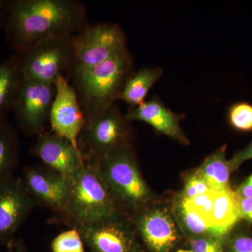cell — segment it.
I'll list each match as a JSON object with an SVG mask.
<instances>
[{
	"mask_svg": "<svg viewBox=\"0 0 252 252\" xmlns=\"http://www.w3.org/2000/svg\"><path fill=\"white\" fill-rule=\"evenodd\" d=\"M84 4L74 0H11L5 36L14 52L47 39L72 36L88 24Z\"/></svg>",
	"mask_w": 252,
	"mask_h": 252,
	"instance_id": "obj_1",
	"label": "cell"
},
{
	"mask_svg": "<svg viewBox=\"0 0 252 252\" xmlns=\"http://www.w3.org/2000/svg\"><path fill=\"white\" fill-rule=\"evenodd\" d=\"M135 72L130 50L86 70L67 77L75 89L86 123L117 103L126 81Z\"/></svg>",
	"mask_w": 252,
	"mask_h": 252,
	"instance_id": "obj_2",
	"label": "cell"
},
{
	"mask_svg": "<svg viewBox=\"0 0 252 252\" xmlns=\"http://www.w3.org/2000/svg\"><path fill=\"white\" fill-rule=\"evenodd\" d=\"M84 158L80 168L70 176V189L64 207L53 214L50 223L76 228L118 211L99 172V160Z\"/></svg>",
	"mask_w": 252,
	"mask_h": 252,
	"instance_id": "obj_3",
	"label": "cell"
},
{
	"mask_svg": "<svg viewBox=\"0 0 252 252\" xmlns=\"http://www.w3.org/2000/svg\"><path fill=\"white\" fill-rule=\"evenodd\" d=\"M99 170L117 210L127 216L157 198L141 172L134 144L104 156L99 160Z\"/></svg>",
	"mask_w": 252,
	"mask_h": 252,
	"instance_id": "obj_4",
	"label": "cell"
},
{
	"mask_svg": "<svg viewBox=\"0 0 252 252\" xmlns=\"http://www.w3.org/2000/svg\"><path fill=\"white\" fill-rule=\"evenodd\" d=\"M70 64L67 78L105 62L129 49L124 30L117 23H88L70 37Z\"/></svg>",
	"mask_w": 252,
	"mask_h": 252,
	"instance_id": "obj_5",
	"label": "cell"
},
{
	"mask_svg": "<svg viewBox=\"0 0 252 252\" xmlns=\"http://www.w3.org/2000/svg\"><path fill=\"white\" fill-rule=\"evenodd\" d=\"M147 252H175L185 237L176 223L171 198H157L130 217Z\"/></svg>",
	"mask_w": 252,
	"mask_h": 252,
	"instance_id": "obj_6",
	"label": "cell"
},
{
	"mask_svg": "<svg viewBox=\"0 0 252 252\" xmlns=\"http://www.w3.org/2000/svg\"><path fill=\"white\" fill-rule=\"evenodd\" d=\"M132 122L114 104L103 114L86 123L79 140L84 158L100 160L114 149L134 144Z\"/></svg>",
	"mask_w": 252,
	"mask_h": 252,
	"instance_id": "obj_7",
	"label": "cell"
},
{
	"mask_svg": "<svg viewBox=\"0 0 252 252\" xmlns=\"http://www.w3.org/2000/svg\"><path fill=\"white\" fill-rule=\"evenodd\" d=\"M74 228L90 252H147L130 217L119 211Z\"/></svg>",
	"mask_w": 252,
	"mask_h": 252,
	"instance_id": "obj_8",
	"label": "cell"
},
{
	"mask_svg": "<svg viewBox=\"0 0 252 252\" xmlns=\"http://www.w3.org/2000/svg\"><path fill=\"white\" fill-rule=\"evenodd\" d=\"M70 37L47 39L16 52L23 79L55 85L59 77H67L70 64Z\"/></svg>",
	"mask_w": 252,
	"mask_h": 252,
	"instance_id": "obj_9",
	"label": "cell"
},
{
	"mask_svg": "<svg viewBox=\"0 0 252 252\" xmlns=\"http://www.w3.org/2000/svg\"><path fill=\"white\" fill-rule=\"evenodd\" d=\"M55 94V85L23 79L12 109L18 130L29 136L45 132Z\"/></svg>",
	"mask_w": 252,
	"mask_h": 252,
	"instance_id": "obj_10",
	"label": "cell"
},
{
	"mask_svg": "<svg viewBox=\"0 0 252 252\" xmlns=\"http://www.w3.org/2000/svg\"><path fill=\"white\" fill-rule=\"evenodd\" d=\"M21 177L12 176L0 183V248L8 246L25 220L36 208Z\"/></svg>",
	"mask_w": 252,
	"mask_h": 252,
	"instance_id": "obj_11",
	"label": "cell"
},
{
	"mask_svg": "<svg viewBox=\"0 0 252 252\" xmlns=\"http://www.w3.org/2000/svg\"><path fill=\"white\" fill-rule=\"evenodd\" d=\"M23 184L36 206L58 213L64 207L70 189V176L63 175L45 165L23 169Z\"/></svg>",
	"mask_w": 252,
	"mask_h": 252,
	"instance_id": "obj_12",
	"label": "cell"
},
{
	"mask_svg": "<svg viewBox=\"0 0 252 252\" xmlns=\"http://www.w3.org/2000/svg\"><path fill=\"white\" fill-rule=\"evenodd\" d=\"M55 88L56 94L49 116L51 131L65 137L79 149V137L86 120L77 93L66 77H59Z\"/></svg>",
	"mask_w": 252,
	"mask_h": 252,
	"instance_id": "obj_13",
	"label": "cell"
},
{
	"mask_svg": "<svg viewBox=\"0 0 252 252\" xmlns=\"http://www.w3.org/2000/svg\"><path fill=\"white\" fill-rule=\"evenodd\" d=\"M30 152L37 157L46 166L63 175H72L84 163V156L81 151L65 137L52 131L37 136Z\"/></svg>",
	"mask_w": 252,
	"mask_h": 252,
	"instance_id": "obj_14",
	"label": "cell"
},
{
	"mask_svg": "<svg viewBox=\"0 0 252 252\" xmlns=\"http://www.w3.org/2000/svg\"><path fill=\"white\" fill-rule=\"evenodd\" d=\"M126 117L132 122H141L152 126L158 134L170 137L182 145H189L190 141L181 127L185 114H177L154 95L137 107L128 108Z\"/></svg>",
	"mask_w": 252,
	"mask_h": 252,
	"instance_id": "obj_15",
	"label": "cell"
},
{
	"mask_svg": "<svg viewBox=\"0 0 252 252\" xmlns=\"http://www.w3.org/2000/svg\"><path fill=\"white\" fill-rule=\"evenodd\" d=\"M162 74L163 70L159 66L144 67L135 71L126 81L118 100L128 104L129 108L140 105L147 100L149 91Z\"/></svg>",
	"mask_w": 252,
	"mask_h": 252,
	"instance_id": "obj_16",
	"label": "cell"
},
{
	"mask_svg": "<svg viewBox=\"0 0 252 252\" xmlns=\"http://www.w3.org/2000/svg\"><path fill=\"white\" fill-rule=\"evenodd\" d=\"M23 81L17 53L0 62V118L12 111Z\"/></svg>",
	"mask_w": 252,
	"mask_h": 252,
	"instance_id": "obj_17",
	"label": "cell"
},
{
	"mask_svg": "<svg viewBox=\"0 0 252 252\" xmlns=\"http://www.w3.org/2000/svg\"><path fill=\"white\" fill-rule=\"evenodd\" d=\"M17 126L0 118V183L14 176L19 165L21 144Z\"/></svg>",
	"mask_w": 252,
	"mask_h": 252,
	"instance_id": "obj_18",
	"label": "cell"
},
{
	"mask_svg": "<svg viewBox=\"0 0 252 252\" xmlns=\"http://www.w3.org/2000/svg\"><path fill=\"white\" fill-rule=\"evenodd\" d=\"M240 220L238 197L235 190L232 188L215 190L211 223L217 233L226 236Z\"/></svg>",
	"mask_w": 252,
	"mask_h": 252,
	"instance_id": "obj_19",
	"label": "cell"
},
{
	"mask_svg": "<svg viewBox=\"0 0 252 252\" xmlns=\"http://www.w3.org/2000/svg\"><path fill=\"white\" fill-rule=\"evenodd\" d=\"M226 144L207 156L196 170L210 189L221 190L231 188L230 184L229 160L226 158Z\"/></svg>",
	"mask_w": 252,
	"mask_h": 252,
	"instance_id": "obj_20",
	"label": "cell"
},
{
	"mask_svg": "<svg viewBox=\"0 0 252 252\" xmlns=\"http://www.w3.org/2000/svg\"><path fill=\"white\" fill-rule=\"evenodd\" d=\"M172 210L176 223L185 239L210 234L222 236L206 219L187 206L176 194L172 196Z\"/></svg>",
	"mask_w": 252,
	"mask_h": 252,
	"instance_id": "obj_21",
	"label": "cell"
},
{
	"mask_svg": "<svg viewBox=\"0 0 252 252\" xmlns=\"http://www.w3.org/2000/svg\"><path fill=\"white\" fill-rule=\"evenodd\" d=\"M226 236L210 234L186 238L175 252H224Z\"/></svg>",
	"mask_w": 252,
	"mask_h": 252,
	"instance_id": "obj_22",
	"label": "cell"
},
{
	"mask_svg": "<svg viewBox=\"0 0 252 252\" xmlns=\"http://www.w3.org/2000/svg\"><path fill=\"white\" fill-rule=\"evenodd\" d=\"M224 252H252V225L238 222L227 235Z\"/></svg>",
	"mask_w": 252,
	"mask_h": 252,
	"instance_id": "obj_23",
	"label": "cell"
},
{
	"mask_svg": "<svg viewBox=\"0 0 252 252\" xmlns=\"http://www.w3.org/2000/svg\"><path fill=\"white\" fill-rule=\"evenodd\" d=\"M227 121L233 130L252 132V104L245 101L232 104L227 111Z\"/></svg>",
	"mask_w": 252,
	"mask_h": 252,
	"instance_id": "obj_24",
	"label": "cell"
},
{
	"mask_svg": "<svg viewBox=\"0 0 252 252\" xmlns=\"http://www.w3.org/2000/svg\"><path fill=\"white\" fill-rule=\"evenodd\" d=\"M51 250L52 252H85V244L77 228H69L52 240Z\"/></svg>",
	"mask_w": 252,
	"mask_h": 252,
	"instance_id": "obj_25",
	"label": "cell"
},
{
	"mask_svg": "<svg viewBox=\"0 0 252 252\" xmlns=\"http://www.w3.org/2000/svg\"><path fill=\"white\" fill-rule=\"evenodd\" d=\"M182 179L184 182L183 188L178 193H176V195L184 201L190 200L211 190L206 182L199 175L195 168L185 172Z\"/></svg>",
	"mask_w": 252,
	"mask_h": 252,
	"instance_id": "obj_26",
	"label": "cell"
},
{
	"mask_svg": "<svg viewBox=\"0 0 252 252\" xmlns=\"http://www.w3.org/2000/svg\"><path fill=\"white\" fill-rule=\"evenodd\" d=\"M214 198H215V190H211L207 193L199 195L190 200H187V201L183 200V201L187 206L198 212L211 223Z\"/></svg>",
	"mask_w": 252,
	"mask_h": 252,
	"instance_id": "obj_27",
	"label": "cell"
},
{
	"mask_svg": "<svg viewBox=\"0 0 252 252\" xmlns=\"http://www.w3.org/2000/svg\"><path fill=\"white\" fill-rule=\"evenodd\" d=\"M251 159H252V140L246 147L235 152L233 157L230 159L229 165L231 173L236 171L244 162Z\"/></svg>",
	"mask_w": 252,
	"mask_h": 252,
	"instance_id": "obj_28",
	"label": "cell"
},
{
	"mask_svg": "<svg viewBox=\"0 0 252 252\" xmlns=\"http://www.w3.org/2000/svg\"><path fill=\"white\" fill-rule=\"evenodd\" d=\"M239 210L241 220L252 225V198H239Z\"/></svg>",
	"mask_w": 252,
	"mask_h": 252,
	"instance_id": "obj_29",
	"label": "cell"
},
{
	"mask_svg": "<svg viewBox=\"0 0 252 252\" xmlns=\"http://www.w3.org/2000/svg\"><path fill=\"white\" fill-rule=\"evenodd\" d=\"M235 193L239 198H252V173L240 184Z\"/></svg>",
	"mask_w": 252,
	"mask_h": 252,
	"instance_id": "obj_30",
	"label": "cell"
},
{
	"mask_svg": "<svg viewBox=\"0 0 252 252\" xmlns=\"http://www.w3.org/2000/svg\"><path fill=\"white\" fill-rule=\"evenodd\" d=\"M11 0H0V29L5 28L9 16Z\"/></svg>",
	"mask_w": 252,
	"mask_h": 252,
	"instance_id": "obj_31",
	"label": "cell"
},
{
	"mask_svg": "<svg viewBox=\"0 0 252 252\" xmlns=\"http://www.w3.org/2000/svg\"><path fill=\"white\" fill-rule=\"evenodd\" d=\"M6 252H28L26 245L21 239H15L12 243L7 247Z\"/></svg>",
	"mask_w": 252,
	"mask_h": 252,
	"instance_id": "obj_32",
	"label": "cell"
}]
</instances>
